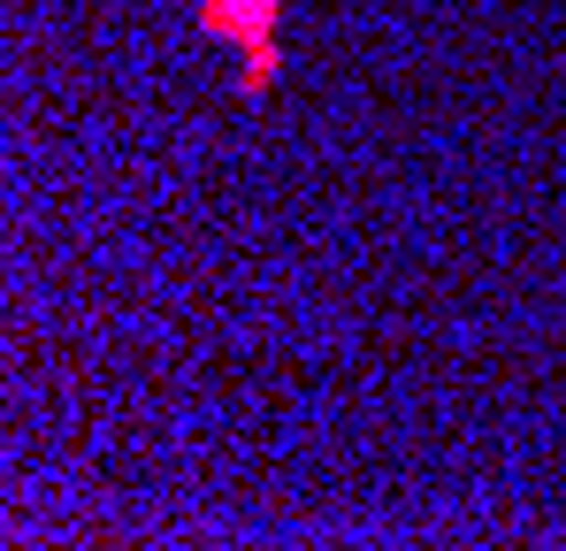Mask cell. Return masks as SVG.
<instances>
[{
  "label": "cell",
  "instance_id": "cell-1",
  "mask_svg": "<svg viewBox=\"0 0 566 551\" xmlns=\"http://www.w3.org/2000/svg\"><path fill=\"white\" fill-rule=\"evenodd\" d=\"M276 23L283 0H199V31L245 54V92H269V77H276Z\"/></svg>",
  "mask_w": 566,
  "mask_h": 551
}]
</instances>
